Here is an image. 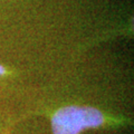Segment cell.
Returning a JSON list of instances; mask_svg holds the SVG:
<instances>
[{"mask_svg":"<svg viewBox=\"0 0 134 134\" xmlns=\"http://www.w3.org/2000/svg\"><path fill=\"white\" fill-rule=\"evenodd\" d=\"M3 74H6V69L3 68L1 65H0V75H3Z\"/></svg>","mask_w":134,"mask_h":134,"instance_id":"7a4b0ae2","label":"cell"},{"mask_svg":"<svg viewBox=\"0 0 134 134\" xmlns=\"http://www.w3.org/2000/svg\"><path fill=\"white\" fill-rule=\"evenodd\" d=\"M106 122L104 114L90 106H66L52 116L54 134H79L91 127H98Z\"/></svg>","mask_w":134,"mask_h":134,"instance_id":"6da1fadb","label":"cell"}]
</instances>
